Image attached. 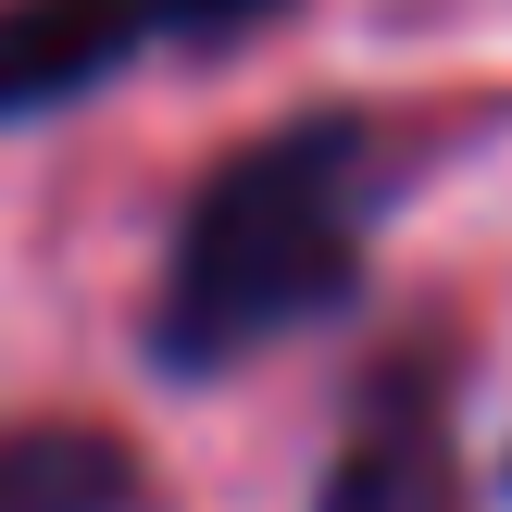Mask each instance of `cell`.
I'll return each mask as SVG.
<instances>
[{
    "label": "cell",
    "mask_w": 512,
    "mask_h": 512,
    "mask_svg": "<svg viewBox=\"0 0 512 512\" xmlns=\"http://www.w3.org/2000/svg\"><path fill=\"white\" fill-rule=\"evenodd\" d=\"M450 138H463V113H413V100H313V113L238 138L163 238V275L138 313L150 375L225 388L263 350L350 325L375 288L388 213L450 163Z\"/></svg>",
    "instance_id": "1"
},
{
    "label": "cell",
    "mask_w": 512,
    "mask_h": 512,
    "mask_svg": "<svg viewBox=\"0 0 512 512\" xmlns=\"http://www.w3.org/2000/svg\"><path fill=\"white\" fill-rule=\"evenodd\" d=\"M300 0H0V125H50L75 100L125 88L138 63L250 50Z\"/></svg>",
    "instance_id": "2"
},
{
    "label": "cell",
    "mask_w": 512,
    "mask_h": 512,
    "mask_svg": "<svg viewBox=\"0 0 512 512\" xmlns=\"http://www.w3.org/2000/svg\"><path fill=\"white\" fill-rule=\"evenodd\" d=\"M463 388H475V350L450 325L388 338L350 388L313 512H463Z\"/></svg>",
    "instance_id": "3"
},
{
    "label": "cell",
    "mask_w": 512,
    "mask_h": 512,
    "mask_svg": "<svg viewBox=\"0 0 512 512\" xmlns=\"http://www.w3.org/2000/svg\"><path fill=\"white\" fill-rule=\"evenodd\" d=\"M0 512H150V463L88 413H0Z\"/></svg>",
    "instance_id": "4"
}]
</instances>
